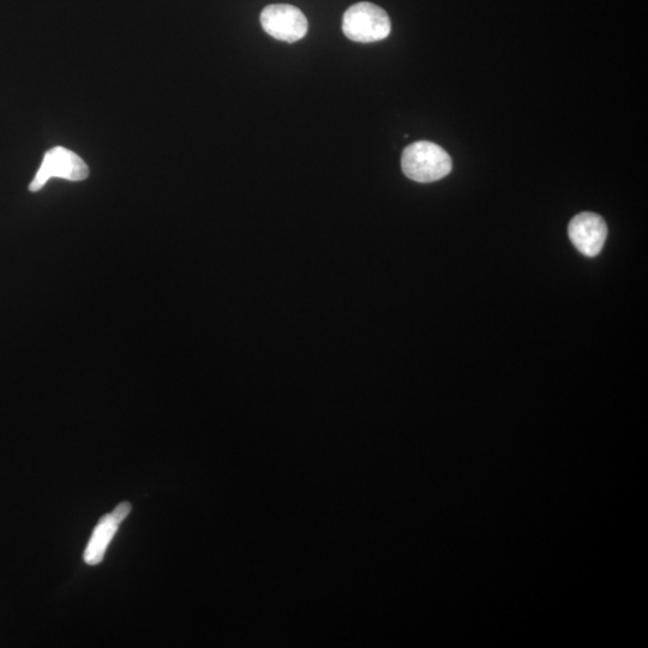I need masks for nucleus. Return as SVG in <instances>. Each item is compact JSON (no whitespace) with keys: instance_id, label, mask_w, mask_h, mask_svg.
Listing matches in <instances>:
<instances>
[{"instance_id":"obj_1","label":"nucleus","mask_w":648,"mask_h":648,"mask_svg":"<svg viewBox=\"0 0 648 648\" xmlns=\"http://www.w3.org/2000/svg\"><path fill=\"white\" fill-rule=\"evenodd\" d=\"M401 167L406 177L414 182L432 183L447 177L452 172L453 162L446 150L437 144L419 141L404 150Z\"/></svg>"},{"instance_id":"obj_2","label":"nucleus","mask_w":648,"mask_h":648,"mask_svg":"<svg viewBox=\"0 0 648 648\" xmlns=\"http://www.w3.org/2000/svg\"><path fill=\"white\" fill-rule=\"evenodd\" d=\"M392 22L386 11L372 3H357L348 8L342 18V32L360 44L388 38Z\"/></svg>"},{"instance_id":"obj_3","label":"nucleus","mask_w":648,"mask_h":648,"mask_svg":"<svg viewBox=\"0 0 648 648\" xmlns=\"http://www.w3.org/2000/svg\"><path fill=\"white\" fill-rule=\"evenodd\" d=\"M88 176V166L80 156L69 149L56 147L45 154L38 173L29 185V190L32 192L41 190L51 178L81 182Z\"/></svg>"},{"instance_id":"obj_4","label":"nucleus","mask_w":648,"mask_h":648,"mask_svg":"<svg viewBox=\"0 0 648 648\" xmlns=\"http://www.w3.org/2000/svg\"><path fill=\"white\" fill-rule=\"evenodd\" d=\"M261 24L264 32L274 39L290 44L302 40L309 27L303 12L290 4L268 5L262 11Z\"/></svg>"},{"instance_id":"obj_5","label":"nucleus","mask_w":648,"mask_h":648,"mask_svg":"<svg viewBox=\"0 0 648 648\" xmlns=\"http://www.w3.org/2000/svg\"><path fill=\"white\" fill-rule=\"evenodd\" d=\"M568 234L582 255L596 257L602 251L608 237V226L602 216L586 212L574 216L570 221Z\"/></svg>"},{"instance_id":"obj_6","label":"nucleus","mask_w":648,"mask_h":648,"mask_svg":"<svg viewBox=\"0 0 648 648\" xmlns=\"http://www.w3.org/2000/svg\"><path fill=\"white\" fill-rule=\"evenodd\" d=\"M118 526V522L112 518L111 514L102 516L99 525L95 527L86 552H84V561L89 566H96V564L104 560L107 546L111 543L114 534H116Z\"/></svg>"},{"instance_id":"obj_7","label":"nucleus","mask_w":648,"mask_h":648,"mask_svg":"<svg viewBox=\"0 0 648 648\" xmlns=\"http://www.w3.org/2000/svg\"><path fill=\"white\" fill-rule=\"evenodd\" d=\"M131 512V504L129 502H123L118 504L117 508L113 510L111 513L112 518L118 522V524H122L124 519H126V516H128Z\"/></svg>"}]
</instances>
